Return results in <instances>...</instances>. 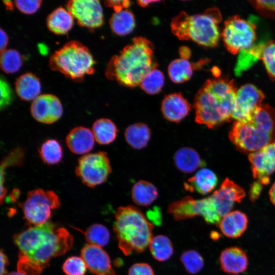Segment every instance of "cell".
Listing matches in <instances>:
<instances>
[{
	"instance_id": "cell-5",
	"label": "cell",
	"mask_w": 275,
	"mask_h": 275,
	"mask_svg": "<svg viewBox=\"0 0 275 275\" xmlns=\"http://www.w3.org/2000/svg\"><path fill=\"white\" fill-rule=\"evenodd\" d=\"M222 18L221 12L216 7L190 16L181 12L172 20L171 30L180 40L191 39L199 45L213 47L219 40L218 24Z\"/></svg>"
},
{
	"instance_id": "cell-45",
	"label": "cell",
	"mask_w": 275,
	"mask_h": 275,
	"mask_svg": "<svg viewBox=\"0 0 275 275\" xmlns=\"http://www.w3.org/2000/svg\"><path fill=\"white\" fill-rule=\"evenodd\" d=\"M9 265V260L7 256L3 252V249L1 251V275H5L7 273L6 267Z\"/></svg>"
},
{
	"instance_id": "cell-34",
	"label": "cell",
	"mask_w": 275,
	"mask_h": 275,
	"mask_svg": "<svg viewBox=\"0 0 275 275\" xmlns=\"http://www.w3.org/2000/svg\"><path fill=\"white\" fill-rule=\"evenodd\" d=\"M164 82V76L163 73L154 68L144 77L140 86L146 93L153 95L161 91Z\"/></svg>"
},
{
	"instance_id": "cell-46",
	"label": "cell",
	"mask_w": 275,
	"mask_h": 275,
	"mask_svg": "<svg viewBox=\"0 0 275 275\" xmlns=\"http://www.w3.org/2000/svg\"><path fill=\"white\" fill-rule=\"evenodd\" d=\"M0 49L2 52L6 49L9 40L7 34L2 28L0 29Z\"/></svg>"
},
{
	"instance_id": "cell-18",
	"label": "cell",
	"mask_w": 275,
	"mask_h": 275,
	"mask_svg": "<svg viewBox=\"0 0 275 275\" xmlns=\"http://www.w3.org/2000/svg\"><path fill=\"white\" fill-rule=\"evenodd\" d=\"M190 110V104L180 93L166 95L161 103V111L164 118L172 122H181Z\"/></svg>"
},
{
	"instance_id": "cell-16",
	"label": "cell",
	"mask_w": 275,
	"mask_h": 275,
	"mask_svg": "<svg viewBox=\"0 0 275 275\" xmlns=\"http://www.w3.org/2000/svg\"><path fill=\"white\" fill-rule=\"evenodd\" d=\"M217 212L222 218L231 212L235 202L240 203L245 196L244 189L233 181L226 178L219 188L211 195Z\"/></svg>"
},
{
	"instance_id": "cell-49",
	"label": "cell",
	"mask_w": 275,
	"mask_h": 275,
	"mask_svg": "<svg viewBox=\"0 0 275 275\" xmlns=\"http://www.w3.org/2000/svg\"><path fill=\"white\" fill-rule=\"evenodd\" d=\"M158 1H148V0H147V1H138V5H139L140 6H141V7H145L147 6H148L150 3H156V2H158Z\"/></svg>"
},
{
	"instance_id": "cell-26",
	"label": "cell",
	"mask_w": 275,
	"mask_h": 275,
	"mask_svg": "<svg viewBox=\"0 0 275 275\" xmlns=\"http://www.w3.org/2000/svg\"><path fill=\"white\" fill-rule=\"evenodd\" d=\"M124 136L129 146L134 149L140 150L147 146L151 139V131L145 123H136L126 128Z\"/></svg>"
},
{
	"instance_id": "cell-21",
	"label": "cell",
	"mask_w": 275,
	"mask_h": 275,
	"mask_svg": "<svg viewBox=\"0 0 275 275\" xmlns=\"http://www.w3.org/2000/svg\"><path fill=\"white\" fill-rule=\"evenodd\" d=\"M218 179L211 170L202 168L183 184L184 189L188 191H196L201 195H207L216 186Z\"/></svg>"
},
{
	"instance_id": "cell-8",
	"label": "cell",
	"mask_w": 275,
	"mask_h": 275,
	"mask_svg": "<svg viewBox=\"0 0 275 275\" xmlns=\"http://www.w3.org/2000/svg\"><path fill=\"white\" fill-rule=\"evenodd\" d=\"M60 205L59 197L55 192L38 188L28 193L21 207L27 223L31 226H39L49 221L52 211Z\"/></svg>"
},
{
	"instance_id": "cell-22",
	"label": "cell",
	"mask_w": 275,
	"mask_h": 275,
	"mask_svg": "<svg viewBox=\"0 0 275 275\" xmlns=\"http://www.w3.org/2000/svg\"><path fill=\"white\" fill-rule=\"evenodd\" d=\"M248 218L243 212L235 210L224 216L218 226L222 233L229 238H237L242 235L247 229Z\"/></svg>"
},
{
	"instance_id": "cell-12",
	"label": "cell",
	"mask_w": 275,
	"mask_h": 275,
	"mask_svg": "<svg viewBox=\"0 0 275 275\" xmlns=\"http://www.w3.org/2000/svg\"><path fill=\"white\" fill-rule=\"evenodd\" d=\"M66 7L81 26L94 29L103 24V10L99 1L72 0L67 3Z\"/></svg>"
},
{
	"instance_id": "cell-33",
	"label": "cell",
	"mask_w": 275,
	"mask_h": 275,
	"mask_svg": "<svg viewBox=\"0 0 275 275\" xmlns=\"http://www.w3.org/2000/svg\"><path fill=\"white\" fill-rule=\"evenodd\" d=\"M85 235L89 244L102 248L109 241L110 235L106 227L96 224L90 226L85 232L80 231Z\"/></svg>"
},
{
	"instance_id": "cell-36",
	"label": "cell",
	"mask_w": 275,
	"mask_h": 275,
	"mask_svg": "<svg viewBox=\"0 0 275 275\" xmlns=\"http://www.w3.org/2000/svg\"><path fill=\"white\" fill-rule=\"evenodd\" d=\"M180 260L187 272L196 274L200 272L204 266V260L202 256L195 250H188L184 252Z\"/></svg>"
},
{
	"instance_id": "cell-37",
	"label": "cell",
	"mask_w": 275,
	"mask_h": 275,
	"mask_svg": "<svg viewBox=\"0 0 275 275\" xmlns=\"http://www.w3.org/2000/svg\"><path fill=\"white\" fill-rule=\"evenodd\" d=\"M261 59L269 78L275 81V41H270L264 45Z\"/></svg>"
},
{
	"instance_id": "cell-1",
	"label": "cell",
	"mask_w": 275,
	"mask_h": 275,
	"mask_svg": "<svg viewBox=\"0 0 275 275\" xmlns=\"http://www.w3.org/2000/svg\"><path fill=\"white\" fill-rule=\"evenodd\" d=\"M19 249L17 270L26 275H38L51 260L65 254L73 244L72 235L65 228L50 221L31 226L13 237Z\"/></svg>"
},
{
	"instance_id": "cell-51",
	"label": "cell",
	"mask_w": 275,
	"mask_h": 275,
	"mask_svg": "<svg viewBox=\"0 0 275 275\" xmlns=\"http://www.w3.org/2000/svg\"><path fill=\"white\" fill-rule=\"evenodd\" d=\"M8 275H26V274L23 272L17 271L11 272L10 273H9Z\"/></svg>"
},
{
	"instance_id": "cell-10",
	"label": "cell",
	"mask_w": 275,
	"mask_h": 275,
	"mask_svg": "<svg viewBox=\"0 0 275 275\" xmlns=\"http://www.w3.org/2000/svg\"><path fill=\"white\" fill-rule=\"evenodd\" d=\"M167 211L178 221L201 216L207 224L218 225L222 219L210 196L202 199L186 196L171 203Z\"/></svg>"
},
{
	"instance_id": "cell-29",
	"label": "cell",
	"mask_w": 275,
	"mask_h": 275,
	"mask_svg": "<svg viewBox=\"0 0 275 275\" xmlns=\"http://www.w3.org/2000/svg\"><path fill=\"white\" fill-rule=\"evenodd\" d=\"M109 25L114 33L119 36L128 35L135 25L134 15L127 9L115 12L109 20Z\"/></svg>"
},
{
	"instance_id": "cell-7",
	"label": "cell",
	"mask_w": 275,
	"mask_h": 275,
	"mask_svg": "<svg viewBox=\"0 0 275 275\" xmlns=\"http://www.w3.org/2000/svg\"><path fill=\"white\" fill-rule=\"evenodd\" d=\"M229 138L239 150L250 154L275 143V129L257 118L251 117L236 121Z\"/></svg>"
},
{
	"instance_id": "cell-24",
	"label": "cell",
	"mask_w": 275,
	"mask_h": 275,
	"mask_svg": "<svg viewBox=\"0 0 275 275\" xmlns=\"http://www.w3.org/2000/svg\"><path fill=\"white\" fill-rule=\"evenodd\" d=\"M15 90L21 100L33 101L40 95L41 83L36 75L31 73H26L17 79Z\"/></svg>"
},
{
	"instance_id": "cell-14",
	"label": "cell",
	"mask_w": 275,
	"mask_h": 275,
	"mask_svg": "<svg viewBox=\"0 0 275 275\" xmlns=\"http://www.w3.org/2000/svg\"><path fill=\"white\" fill-rule=\"evenodd\" d=\"M30 112L37 122L50 124L62 117L63 108L58 97L52 94H40L33 101Z\"/></svg>"
},
{
	"instance_id": "cell-15",
	"label": "cell",
	"mask_w": 275,
	"mask_h": 275,
	"mask_svg": "<svg viewBox=\"0 0 275 275\" xmlns=\"http://www.w3.org/2000/svg\"><path fill=\"white\" fill-rule=\"evenodd\" d=\"M253 177L262 184L269 182V176L275 171V143L249 154Z\"/></svg>"
},
{
	"instance_id": "cell-38",
	"label": "cell",
	"mask_w": 275,
	"mask_h": 275,
	"mask_svg": "<svg viewBox=\"0 0 275 275\" xmlns=\"http://www.w3.org/2000/svg\"><path fill=\"white\" fill-rule=\"evenodd\" d=\"M87 268L83 259L77 256L67 258L62 266L63 270L66 275H84Z\"/></svg>"
},
{
	"instance_id": "cell-13",
	"label": "cell",
	"mask_w": 275,
	"mask_h": 275,
	"mask_svg": "<svg viewBox=\"0 0 275 275\" xmlns=\"http://www.w3.org/2000/svg\"><path fill=\"white\" fill-rule=\"evenodd\" d=\"M264 97L261 90L252 84L241 86L235 94L232 118L236 121L249 119Z\"/></svg>"
},
{
	"instance_id": "cell-9",
	"label": "cell",
	"mask_w": 275,
	"mask_h": 275,
	"mask_svg": "<svg viewBox=\"0 0 275 275\" xmlns=\"http://www.w3.org/2000/svg\"><path fill=\"white\" fill-rule=\"evenodd\" d=\"M256 29L253 23L237 15L229 17L221 33L227 50L235 54L252 47L256 39Z\"/></svg>"
},
{
	"instance_id": "cell-43",
	"label": "cell",
	"mask_w": 275,
	"mask_h": 275,
	"mask_svg": "<svg viewBox=\"0 0 275 275\" xmlns=\"http://www.w3.org/2000/svg\"><path fill=\"white\" fill-rule=\"evenodd\" d=\"M105 5L108 7H112L115 12L121 11L123 8H128L130 5V2L129 1H107L105 2Z\"/></svg>"
},
{
	"instance_id": "cell-40",
	"label": "cell",
	"mask_w": 275,
	"mask_h": 275,
	"mask_svg": "<svg viewBox=\"0 0 275 275\" xmlns=\"http://www.w3.org/2000/svg\"><path fill=\"white\" fill-rule=\"evenodd\" d=\"M18 10L25 14H32L40 8L42 1L40 0H18L14 2Z\"/></svg>"
},
{
	"instance_id": "cell-28",
	"label": "cell",
	"mask_w": 275,
	"mask_h": 275,
	"mask_svg": "<svg viewBox=\"0 0 275 275\" xmlns=\"http://www.w3.org/2000/svg\"><path fill=\"white\" fill-rule=\"evenodd\" d=\"M92 132L95 141L101 145H108L116 139L118 129L116 125L107 118L95 121L92 126Z\"/></svg>"
},
{
	"instance_id": "cell-30",
	"label": "cell",
	"mask_w": 275,
	"mask_h": 275,
	"mask_svg": "<svg viewBox=\"0 0 275 275\" xmlns=\"http://www.w3.org/2000/svg\"><path fill=\"white\" fill-rule=\"evenodd\" d=\"M38 152L42 161L47 165L58 164L63 159L62 146L56 139H48L43 142L38 149Z\"/></svg>"
},
{
	"instance_id": "cell-17",
	"label": "cell",
	"mask_w": 275,
	"mask_h": 275,
	"mask_svg": "<svg viewBox=\"0 0 275 275\" xmlns=\"http://www.w3.org/2000/svg\"><path fill=\"white\" fill-rule=\"evenodd\" d=\"M87 268L96 275H116L107 253L101 247L88 244L81 250Z\"/></svg>"
},
{
	"instance_id": "cell-41",
	"label": "cell",
	"mask_w": 275,
	"mask_h": 275,
	"mask_svg": "<svg viewBox=\"0 0 275 275\" xmlns=\"http://www.w3.org/2000/svg\"><path fill=\"white\" fill-rule=\"evenodd\" d=\"M128 275H154L151 267L144 263H135L129 269Z\"/></svg>"
},
{
	"instance_id": "cell-19",
	"label": "cell",
	"mask_w": 275,
	"mask_h": 275,
	"mask_svg": "<svg viewBox=\"0 0 275 275\" xmlns=\"http://www.w3.org/2000/svg\"><path fill=\"white\" fill-rule=\"evenodd\" d=\"M95 138L92 131L84 126H77L72 129L66 138L67 146L74 154L83 155L91 151L95 144Z\"/></svg>"
},
{
	"instance_id": "cell-25",
	"label": "cell",
	"mask_w": 275,
	"mask_h": 275,
	"mask_svg": "<svg viewBox=\"0 0 275 275\" xmlns=\"http://www.w3.org/2000/svg\"><path fill=\"white\" fill-rule=\"evenodd\" d=\"M74 18L70 12L63 7L54 10L48 16L46 24L49 30L57 35H65L72 28Z\"/></svg>"
},
{
	"instance_id": "cell-47",
	"label": "cell",
	"mask_w": 275,
	"mask_h": 275,
	"mask_svg": "<svg viewBox=\"0 0 275 275\" xmlns=\"http://www.w3.org/2000/svg\"><path fill=\"white\" fill-rule=\"evenodd\" d=\"M179 54L182 59L187 60L190 57L191 53L188 47L182 46L179 49Z\"/></svg>"
},
{
	"instance_id": "cell-2",
	"label": "cell",
	"mask_w": 275,
	"mask_h": 275,
	"mask_svg": "<svg viewBox=\"0 0 275 275\" xmlns=\"http://www.w3.org/2000/svg\"><path fill=\"white\" fill-rule=\"evenodd\" d=\"M237 90L233 79L215 77L207 80L195 97L196 122L213 128L230 121Z\"/></svg>"
},
{
	"instance_id": "cell-11",
	"label": "cell",
	"mask_w": 275,
	"mask_h": 275,
	"mask_svg": "<svg viewBox=\"0 0 275 275\" xmlns=\"http://www.w3.org/2000/svg\"><path fill=\"white\" fill-rule=\"evenodd\" d=\"M75 172L84 184L94 187L107 180L112 172V166L106 152L99 151L80 157Z\"/></svg>"
},
{
	"instance_id": "cell-44",
	"label": "cell",
	"mask_w": 275,
	"mask_h": 275,
	"mask_svg": "<svg viewBox=\"0 0 275 275\" xmlns=\"http://www.w3.org/2000/svg\"><path fill=\"white\" fill-rule=\"evenodd\" d=\"M262 184L259 181L254 183L250 188V197L252 201H255L259 197L262 188Z\"/></svg>"
},
{
	"instance_id": "cell-20",
	"label": "cell",
	"mask_w": 275,
	"mask_h": 275,
	"mask_svg": "<svg viewBox=\"0 0 275 275\" xmlns=\"http://www.w3.org/2000/svg\"><path fill=\"white\" fill-rule=\"evenodd\" d=\"M219 260L222 270L231 274L243 272L248 266L246 253L238 246L224 249L221 253Z\"/></svg>"
},
{
	"instance_id": "cell-35",
	"label": "cell",
	"mask_w": 275,
	"mask_h": 275,
	"mask_svg": "<svg viewBox=\"0 0 275 275\" xmlns=\"http://www.w3.org/2000/svg\"><path fill=\"white\" fill-rule=\"evenodd\" d=\"M22 65V57L16 49H6L1 52L0 65L4 72L14 73L20 69Z\"/></svg>"
},
{
	"instance_id": "cell-39",
	"label": "cell",
	"mask_w": 275,
	"mask_h": 275,
	"mask_svg": "<svg viewBox=\"0 0 275 275\" xmlns=\"http://www.w3.org/2000/svg\"><path fill=\"white\" fill-rule=\"evenodd\" d=\"M249 2L261 15L275 19V1H250Z\"/></svg>"
},
{
	"instance_id": "cell-42",
	"label": "cell",
	"mask_w": 275,
	"mask_h": 275,
	"mask_svg": "<svg viewBox=\"0 0 275 275\" xmlns=\"http://www.w3.org/2000/svg\"><path fill=\"white\" fill-rule=\"evenodd\" d=\"M10 88L7 83L1 80V109L6 107L11 102L12 99Z\"/></svg>"
},
{
	"instance_id": "cell-50",
	"label": "cell",
	"mask_w": 275,
	"mask_h": 275,
	"mask_svg": "<svg viewBox=\"0 0 275 275\" xmlns=\"http://www.w3.org/2000/svg\"><path fill=\"white\" fill-rule=\"evenodd\" d=\"M19 195V191L17 189H15L10 195L11 201H15L18 198Z\"/></svg>"
},
{
	"instance_id": "cell-23",
	"label": "cell",
	"mask_w": 275,
	"mask_h": 275,
	"mask_svg": "<svg viewBox=\"0 0 275 275\" xmlns=\"http://www.w3.org/2000/svg\"><path fill=\"white\" fill-rule=\"evenodd\" d=\"M174 161L176 167L185 173H192L205 164L197 151L188 147H182L176 151Z\"/></svg>"
},
{
	"instance_id": "cell-32",
	"label": "cell",
	"mask_w": 275,
	"mask_h": 275,
	"mask_svg": "<svg viewBox=\"0 0 275 275\" xmlns=\"http://www.w3.org/2000/svg\"><path fill=\"white\" fill-rule=\"evenodd\" d=\"M149 248L153 258L159 261L169 259L173 253V246L170 239L163 235L153 237Z\"/></svg>"
},
{
	"instance_id": "cell-31",
	"label": "cell",
	"mask_w": 275,
	"mask_h": 275,
	"mask_svg": "<svg viewBox=\"0 0 275 275\" xmlns=\"http://www.w3.org/2000/svg\"><path fill=\"white\" fill-rule=\"evenodd\" d=\"M194 65L186 59H177L173 61L168 66V74L175 83H182L189 80L192 75Z\"/></svg>"
},
{
	"instance_id": "cell-48",
	"label": "cell",
	"mask_w": 275,
	"mask_h": 275,
	"mask_svg": "<svg viewBox=\"0 0 275 275\" xmlns=\"http://www.w3.org/2000/svg\"><path fill=\"white\" fill-rule=\"evenodd\" d=\"M270 201L275 205V182L272 184L269 191Z\"/></svg>"
},
{
	"instance_id": "cell-27",
	"label": "cell",
	"mask_w": 275,
	"mask_h": 275,
	"mask_svg": "<svg viewBox=\"0 0 275 275\" xmlns=\"http://www.w3.org/2000/svg\"><path fill=\"white\" fill-rule=\"evenodd\" d=\"M131 194L132 201L136 205L148 206L157 199L158 191L152 183L140 180L133 185Z\"/></svg>"
},
{
	"instance_id": "cell-3",
	"label": "cell",
	"mask_w": 275,
	"mask_h": 275,
	"mask_svg": "<svg viewBox=\"0 0 275 275\" xmlns=\"http://www.w3.org/2000/svg\"><path fill=\"white\" fill-rule=\"evenodd\" d=\"M154 46L143 37H136L109 61L106 77L129 87L140 85L144 77L157 65L153 61Z\"/></svg>"
},
{
	"instance_id": "cell-6",
	"label": "cell",
	"mask_w": 275,
	"mask_h": 275,
	"mask_svg": "<svg viewBox=\"0 0 275 275\" xmlns=\"http://www.w3.org/2000/svg\"><path fill=\"white\" fill-rule=\"evenodd\" d=\"M95 61L89 49L72 40L53 53L49 58L50 68L75 80H81L94 71Z\"/></svg>"
},
{
	"instance_id": "cell-4",
	"label": "cell",
	"mask_w": 275,
	"mask_h": 275,
	"mask_svg": "<svg viewBox=\"0 0 275 275\" xmlns=\"http://www.w3.org/2000/svg\"><path fill=\"white\" fill-rule=\"evenodd\" d=\"M154 226L136 207H119L115 214L113 230L119 249L126 256L133 252L141 253L149 246Z\"/></svg>"
}]
</instances>
